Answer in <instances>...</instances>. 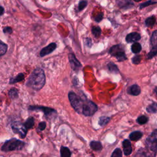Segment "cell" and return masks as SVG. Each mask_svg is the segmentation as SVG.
<instances>
[{
	"instance_id": "cell-32",
	"label": "cell",
	"mask_w": 157,
	"mask_h": 157,
	"mask_svg": "<svg viewBox=\"0 0 157 157\" xmlns=\"http://www.w3.org/2000/svg\"><path fill=\"white\" fill-rule=\"evenodd\" d=\"M156 1H151V0H150V1H148L147 2H145L144 3L141 4V6H140V9L146 8V7H147V6H148L150 5H152V4H156Z\"/></svg>"
},
{
	"instance_id": "cell-33",
	"label": "cell",
	"mask_w": 157,
	"mask_h": 157,
	"mask_svg": "<svg viewBox=\"0 0 157 157\" xmlns=\"http://www.w3.org/2000/svg\"><path fill=\"white\" fill-rule=\"evenodd\" d=\"M87 1H85V0H83V1H80L79 3V6H78V9H79V11H82V9H84L85 7L87 6Z\"/></svg>"
},
{
	"instance_id": "cell-9",
	"label": "cell",
	"mask_w": 157,
	"mask_h": 157,
	"mask_svg": "<svg viewBox=\"0 0 157 157\" xmlns=\"http://www.w3.org/2000/svg\"><path fill=\"white\" fill-rule=\"evenodd\" d=\"M68 58H69V61L72 69L75 71H79L82 67V65L76 58V56L74 55V54L70 53L68 55Z\"/></svg>"
},
{
	"instance_id": "cell-30",
	"label": "cell",
	"mask_w": 157,
	"mask_h": 157,
	"mask_svg": "<svg viewBox=\"0 0 157 157\" xmlns=\"http://www.w3.org/2000/svg\"><path fill=\"white\" fill-rule=\"evenodd\" d=\"M92 32L95 37H99L101 33V30L99 26H94L92 28Z\"/></svg>"
},
{
	"instance_id": "cell-5",
	"label": "cell",
	"mask_w": 157,
	"mask_h": 157,
	"mask_svg": "<svg viewBox=\"0 0 157 157\" xmlns=\"http://www.w3.org/2000/svg\"><path fill=\"white\" fill-rule=\"evenodd\" d=\"M98 110V107L96 104H94L93 102L91 101H84V106L82 108V112L85 116H88L90 117L93 114L96 113Z\"/></svg>"
},
{
	"instance_id": "cell-18",
	"label": "cell",
	"mask_w": 157,
	"mask_h": 157,
	"mask_svg": "<svg viewBox=\"0 0 157 157\" xmlns=\"http://www.w3.org/2000/svg\"><path fill=\"white\" fill-rule=\"evenodd\" d=\"M61 157H71V152L70 150L66 147L62 146L60 148Z\"/></svg>"
},
{
	"instance_id": "cell-17",
	"label": "cell",
	"mask_w": 157,
	"mask_h": 157,
	"mask_svg": "<svg viewBox=\"0 0 157 157\" xmlns=\"http://www.w3.org/2000/svg\"><path fill=\"white\" fill-rule=\"evenodd\" d=\"M90 146L91 148L94 151H100L103 148V146L99 141H92Z\"/></svg>"
},
{
	"instance_id": "cell-27",
	"label": "cell",
	"mask_w": 157,
	"mask_h": 157,
	"mask_svg": "<svg viewBox=\"0 0 157 157\" xmlns=\"http://www.w3.org/2000/svg\"><path fill=\"white\" fill-rule=\"evenodd\" d=\"M7 50H8V46L0 40V57L5 54L7 52Z\"/></svg>"
},
{
	"instance_id": "cell-2",
	"label": "cell",
	"mask_w": 157,
	"mask_h": 157,
	"mask_svg": "<svg viewBox=\"0 0 157 157\" xmlns=\"http://www.w3.org/2000/svg\"><path fill=\"white\" fill-rule=\"evenodd\" d=\"M25 142L16 138H12L6 141L1 147V151L8 152L14 151H20L25 146Z\"/></svg>"
},
{
	"instance_id": "cell-13",
	"label": "cell",
	"mask_w": 157,
	"mask_h": 157,
	"mask_svg": "<svg viewBox=\"0 0 157 157\" xmlns=\"http://www.w3.org/2000/svg\"><path fill=\"white\" fill-rule=\"evenodd\" d=\"M141 39V35L138 33H129L126 37V40L128 43L138 41Z\"/></svg>"
},
{
	"instance_id": "cell-38",
	"label": "cell",
	"mask_w": 157,
	"mask_h": 157,
	"mask_svg": "<svg viewBox=\"0 0 157 157\" xmlns=\"http://www.w3.org/2000/svg\"><path fill=\"white\" fill-rule=\"evenodd\" d=\"M4 8H3V7L0 6V16H1V15L3 14V13H4Z\"/></svg>"
},
{
	"instance_id": "cell-11",
	"label": "cell",
	"mask_w": 157,
	"mask_h": 157,
	"mask_svg": "<svg viewBox=\"0 0 157 157\" xmlns=\"http://www.w3.org/2000/svg\"><path fill=\"white\" fill-rule=\"evenodd\" d=\"M156 153L148 149H140L135 157H155Z\"/></svg>"
},
{
	"instance_id": "cell-24",
	"label": "cell",
	"mask_w": 157,
	"mask_h": 157,
	"mask_svg": "<svg viewBox=\"0 0 157 157\" xmlns=\"http://www.w3.org/2000/svg\"><path fill=\"white\" fill-rule=\"evenodd\" d=\"M147 112L148 113H156L157 111V105L156 103H153L151 104V105H149L147 108H146Z\"/></svg>"
},
{
	"instance_id": "cell-8",
	"label": "cell",
	"mask_w": 157,
	"mask_h": 157,
	"mask_svg": "<svg viewBox=\"0 0 157 157\" xmlns=\"http://www.w3.org/2000/svg\"><path fill=\"white\" fill-rule=\"evenodd\" d=\"M28 109L31 111H42L45 114L47 118H50L54 115V114H57V111L53 109L39 106H30Z\"/></svg>"
},
{
	"instance_id": "cell-16",
	"label": "cell",
	"mask_w": 157,
	"mask_h": 157,
	"mask_svg": "<svg viewBox=\"0 0 157 157\" xmlns=\"http://www.w3.org/2000/svg\"><path fill=\"white\" fill-rule=\"evenodd\" d=\"M143 136V134L141 131H134L132 132L130 134H129V139H130L133 141H139Z\"/></svg>"
},
{
	"instance_id": "cell-1",
	"label": "cell",
	"mask_w": 157,
	"mask_h": 157,
	"mask_svg": "<svg viewBox=\"0 0 157 157\" xmlns=\"http://www.w3.org/2000/svg\"><path fill=\"white\" fill-rule=\"evenodd\" d=\"M45 76L44 71L40 68H36L30 75L26 85L33 90H39L44 86Z\"/></svg>"
},
{
	"instance_id": "cell-26",
	"label": "cell",
	"mask_w": 157,
	"mask_h": 157,
	"mask_svg": "<svg viewBox=\"0 0 157 157\" xmlns=\"http://www.w3.org/2000/svg\"><path fill=\"white\" fill-rule=\"evenodd\" d=\"M151 44L153 47L157 46V31H155L152 33V35L151 39Z\"/></svg>"
},
{
	"instance_id": "cell-21",
	"label": "cell",
	"mask_w": 157,
	"mask_h": 157,
	"mask_svg": "<svg viewBox=\"0 0 157 157\" xmlns=\"http://www.w3.org/2000/svg\"><path fill=\"white\" fill-rule=\"evenodd\" d=\"M107 67H108V70H109V71L112 73L117 74L119 72V68L117 67V65L112 62H109L107 64Z\"/></svg>"
},
{
	"instance_id": "cell-20",
	"label": "cell",
	"mask_w": 157,
	"mask_h": 157,
	"mask_svg": "<svg viewBox=\"0 0 157 157\" xmlns=\"http://www.w3.org/2000/svg\"><path fill=\"white\" fill-rule=\"evenodd\" d=\"M9 97L11 99H15L18 97V91L16 88H12L8 92Z\"/></svg>"
},
{
	"instance_id": "cell-12",
	"label": "cell",
	"mask_w": 157,
	"mask_h": 157,
	"mask_svg": "<svg viewBox=\"0 0 157 157\" xmlns=\"http://www.w3.org/2000/svg\"><path fill=\"white\" fill-rule=\"evenodd\" d=\"M122 146L124 148V153L126 156L129 155L133 151L131 142L128 139H125L122 142Z\"/></svg>"
},
{
	"instance_id": "cell-7",
	"label": "cell",
	"mask_w": 157,
	"mask_h": 157,
	"mask_svg": "<svg viewBox=\"0 0 157 157\" xmlns=\"http://www.w3.org/2000/svg\"><path fill=\"white\" fill-rule=\"evenodd\" d=\"M11 128L13 133L19 135L20 138L24 139L26 137L27 129L22 123L20 121H13L11 125Z\"/></svg>"
},
{
	"instance_id": "cell-39",
	"label": "cell",
	"mask_w": 157,
	"mask_h": 157,
	"mask_svg": "<svg viewBox=\"0 0 157 157\" xmlns=\"http://www.w3.org/2000/svg\"><path fill=\"white\" fill-rule=\"evenodd\" d=\"M134 1H136V2H139V1H141V0H134Z\"/></svg>"
},
{
	"instance_id": "cell-6",
	"label": "cell",
	"mask_w": 157,
	"mask_h": 157,
	"mask_svg": "<svg viewBox=\"0 0 157 157\" xmlns=\"http://www.w3.org/2000/svg\"><path fill=\"white\" fill-rule=\"evenodd\" d=\"M157 130L155 129L153 132H152L151 135L147 138L146 144L147 148L149 151L153 152L156 153L157 150Z\"/></svg>"
},
{
	"instance_id": "cell-31",
	"label": "cell",
	"mask_w": 157,
	"mask_h": 157,
	"mask_svg": "<svg viewBox=\"0 0 157 157\" xmlns=\"http://www.w3.org/2000/svg\"><path fill=\"white\" fill-rule=\"evenodd\" d=\"M111 157H122V151L119 148H115L113 152Z\"/></svg>"
},
{
	"instance_id": "cell-19",
	"label": "cell",
	"mask_w": 157,
	"mask_h": 157,
	"mask_svg": "<svg viewBox=\"0 0 157 157\" xmlns=\"http://www.w3.org/2000/svg\"><path fill=\"white\" fill-rule=\"evenodd\" d=\"M23 125L25 126L27 130L31 129L33 127V126L35 125V119H34L33 117H29L25 121Z\"/></svg>"
},
{
	"instance_id": "cell-10",
	"label": "cell",
	"mask_w": 157,
	"mask_h": 157,
	"mask_svg": "<svg viewBox=\"0 0 157 157\" xmlns=\"http://www.w3.org/2000/svg\"><path fill=\"white\" fill-rule=\"evenodd\" d=\"M56 48L57 44L55 43H52L41 50V51L40 52V56L43 57L45 55H49L52 52H53L56 49Z\"/></svg>"
},
{
	"instance_id": "cell-23",
	"label": "cell",
	"mask_w": 157,
	"mask_h": 157,
	"mask_svg": "<svg viewBox=\"0 0 157 157\" xmlns=\"http://www.w3.org/2000/svg\"><path fill=\"white\" fill-rule=\"evenodd\" d=\"M109 120H110V118L106 117V116H103V117H101L99 119V125L101 126H105L108 124Z\"/></svg>"
},
{
	"instance_id": "cell-29",
	"label": "cell",
	"mask_w": 157,
	"mask_h": 157,
	"mask_svg": "<svg viewBox=\"0 0 157 157\" xmlns=\"http://www.w3.org/2000/svg\"><path fill=\"white\" fill-rule=\"evenodd\" d=\"M148 117H146L145 115H141L140 117H139L137 119V122L139 125H144L146 124V123L148 121Z\"/></svg>"
},
{
	"instance_id": "cell-25",
	"label": "cell",
	"mask_w": 157,
	"mask_h": 157,
	"mask_svg": "<svg viewBox=\"0 0 157 157\" xmlns=\"http://www.w3.org/2000/svg\"><path fill=\"white\" fill-rule=\"evenodd\" d=\"M156 22V18L154 16L150 17L146 20V25L147 26H152Z\"/></svg>"
},
{
	"instance_id": "cell-28",
	"label": "cell",
	"mask_w": 157,
	"mask_h": 157,
	"mask_svg": "<svg viewBox=\"0 0 157 157\" xmlns=\"http://www.w3.org/2000/svg\"><path fill=\"white\" fill-rule=\"evenodd\" d=\"M157 53V46L156 47H153L151 52H150L147 56V59H151L152 58H153L155 56H156V55Z\"/></svg>"
},
{
	"instance_id": "cell-22",
	"label": "cell",
	"mask_w": 157,
	"mask_h": 157,
	"mask_svg": "<svg viewBox=\"0 0 157 157\" xmlns=\"http://www.w3.org/2000/svg\"><path fill=\"white\" fill-rule=\"evenodd\" d=\"M141 50H142L141 45L138 43H136L133 44L131 46V51L134 53H138L141 51Z\"/></svg>"
},
{
	"instance_id": "cell-14",
	"label": "cell",
	"mask_w": 157,
	"mask_h": 157,
	"mask_svg": "<svg viewBox=\"0 0 157 157\" xmlns=\"http://www.w3.org/2000/svg\"><path fill=\"white\" fill-rule=\"evenodd\" d=\"M129 93L133 96H138L141 93V88L138 85L134 84L129 88Z\"/></svg>"
},
{
	"instance_id": "cell-35",
	"label": "cell",
	"mask_w": 157,
	"mask_h": 157,
	"mask_svg": "<svg viewBox=\"0 0 157 157\" xmlns=\"http://www.w3.org/2000/svg\"><path fill=\"white\" fill-rule=\"evenodd\" d=\"M45 128H46V123L45 121H42L39 124L38 129L40 131H42L44 130Z\"/></svg>"
},
{
	"instance_id": "cell-3",
	"label": "cell",
	"mask_w": 157,
	"mask_h": 157,
	"mask_svg": "<svg viewBox=\"0 0 157 157\" xmlns=\"http://www.w3.org/2000/svg\"><path fill=\"white\" fill-rule=\"evenodd\" d=\"M68 98L74 110L79 114H82L84 103V99L72 92H70L68 94Z\"/></svg>"
},
{
	"instance_id": "cell-34",
	"label": "cell",
	"mask_w": 157,
	"mask_h": 157,
	"mask_svg": "<svg viewBox=\"0 0 157 157\" xmlns=\"http://www.w3.org/2000/svg\"><path fill=\"white\" fill-rule=\"evenodd\" d=\"M141 60V55H136L132 58V62L135 65H138L140 63Z\"/></svg>"
},
{
	"instance_id": "cell-15",
	"label": "cell",
	"mask_w": 157,
	"mask_h": 157,
	"mask_svg": "<svg viewBox=\"0 0 157 157\" xmlns=\"http://www.w3.org/2000/svg\"><path fill=\"white\" fill-rule=\"evenodd\" d=\"M25 79L24 74L23 73H19L15 77H12L9 80L10 84H14L17 82H20Z\"/></svg>"
},
{
	"instance_id": "cell-37",
	"label": "cell",
	"mask_w": 157,
	"mask_h": 157,
	"mask_svg": "<svg viewBox=\"0 0 157 157\" xmlns=\"http://www.w3.org/2000/svg\"><path fill=\"white\" fill-rule=\"evenodd\" d=\"M3 32L5 34H11L12 32V30L11 27H6L3 29Z\"/></svg>"
},
{
	"instance_id": "cell-4",
	"label": "cell",
	"mask_w": 157,
	"mask_h": 157,
	"mask_svg": "<svg viewBox=\"0 0 157 157\" xmlns=\"http://www.w3.org/2000/svg\"><path fill=\"white\" fill-rule=\"evenodd\" d=\"M109 53L111 56L115 57L119 61H124L127 59L124 47L120 44L112 46L109 50Z\"/></svg>"
},
{
	"instance_id": "cell-36",
	"label": "cell",
	"mask_w": 157,
	"mask_h": 157,
	"mask_svg": "<svg viewBox=\"0 0 157 157\" xmlns=\"http://www.w3.org/2000/svg\"><path fill=\"white\" fill-rule=\"evenodd\" d=\"M103 13H99V14H98L97 16H95L94 17V20L97 22H99L100 21H101V20L103 19Z\"/></svg>"
}]
</instances>
